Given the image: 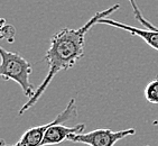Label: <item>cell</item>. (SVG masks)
Wrapping results in <instances>:
<instances>
[{"instance_id":"6da1fadb","label":"cell","mask_w":158,"mask_h":146,"mask_svg":"<svg viewBox=\"0 0 158 146\" xmlns=\"http://www.w3.org/2000/svg\"><path fill=\"white\" fill-rule=\"evenodd\" d=\"M119 8H120V5H114L113 7H110L108 9L97 12L82 27L77 28V29L65 27L53 35L51 38L49 49H47L45 58H44L48 63V73H47L45 80L40 85V88L35 91L33 97L29 98V100L21 107V109L19 110V115H23L25 111H27L31 107L36 104L37 100L45 92L47 87L51 84L52 80L58 72L73 67L82 58V56L84 55L85 35L89 32V29L93 25L98 24V21L101 18L111 15Z\"/></svg>"},{"instance_id":"7a4b0ae2","label":"cell","mask_w":158,"mask_h":146,"mask_svg":"<svg viewBox=\"0 0 158 146\" xmlns=\"http://www.w3.org/2000/svg\"><path fill=\"white\" fill-rule=\"evenodd\" d=\"M0 76L6 80L17 82L27 97H33L35 89L29 81L33 69L31 63L23 56L15 52H9L0 46Z\"/></svg>"},{"instance_id":"3957f363","label":"cell","mask_w":158,"mask_h":146,"mask_svg":"<svg viewBox=\"0 0 158 146\" xmlns=\"http://www.w3.org/2000/svg\"><path fill=\"white\" fill-rule=\"evenodd\" d=\"M129 2H130L131 7H132V10H134L135 18L137 19L139 23H141V25L145 26L147 29H140V28H138V27H134V26L127 25V24H125V23H119V21L112 20V19L106 18V17L101 18L100 20L98 21V24L109 25V26H112V27L120 28V29H123V31H126V32H129V33L132 34V35H136V36L140 37V38L145 41V43L148 44L150 47H152L154 49H157L158 51V28L143 17L141 11H140V9L138 8L136 0H129Z\"/></svg>"},{"instance_id":"277c9868","label":"cell","mask_w":158,"mask_h":146,"mask_svg":"<svg viewBox=\"0 0 158 146\" xmlns=\"http://www.w3.org/2000/svg\"><path fill=\"white\" fill-rule=\"evenodd\" d=\"M135 128H128L123 131H111V129H95L89 133H76L71 134L67 140L73 143H82L89 146H114L119 140L126 137L135 135Z\"/></svg>"},{"instance_id":"5b68a950","label":"cell","mask_w":158,"mask_h":146,"mask_svg":"<svg viewBox=\"0 0 158 146\" xmlns=\"http://www.w3.org/2000/svg\"><path fill=\"white\" fill-rule=\"evenodd\" d=\"M145 98L150 104H158V79L152 80L146 85Z\"/></svg>"},{"instance_id":"8992f818","label":"cell","mask_w":158,"mask_h":146,"mask_svg":"<svg viewBox=\"0 0 158 146\" xmlns=\"http://www.w3.org/2000/svg\"><path fill=\"white\" fill-rule=\"evenodd\" d=\"M14 37H15V28L6 25V20L0 18V40L6 38L9 43L14 42Z\"/></svg>"}]
</instances>
